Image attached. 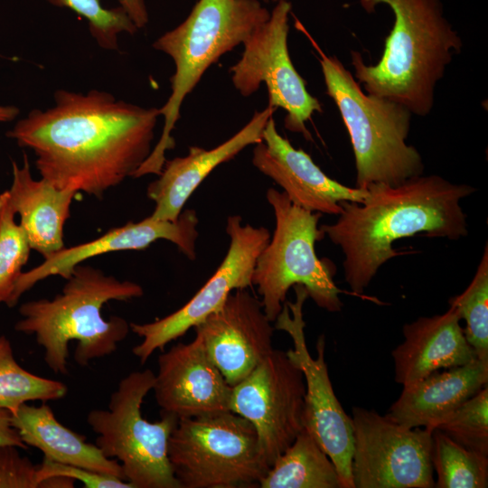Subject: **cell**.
<instances>
[{
    "label": "cell",
    "instance_id": "1",
    "mask_svg": "<svg viewBox=\"0 0 488 488\" xmlns=\"http://www.w3.org/2000/svg\"><path fill=\"white\" fill-rule=\"evenodd\" d=\"M54 102L32 110L6 135L34 152L39 174L55 188L101 198L132 177L152 152L159 108L97 89H59Z\"/></svg>",
    "mask_w": 488,
    "mask_h": 488
},
{
    "label": "cell",
    "instance_id": "2",
    "mask_svg": "<svg viewBox=\"0 0 488 488\" xmlns=\"http://www.w3.org/2000/svg\"><path fill=\"white\" fill-rule=\"evenodd\" d=\"M364 189L361 202H341L337 221L320 226L344 255V278L353 295H362L380 267L399 255L396 240L419 233L455 240L468 234L460 202L476 191L471 185L432 174Z\"/></svg>",
    "mask_w": 488,
    "mask_h": 488
},
{
    "label": "cell",
    "instance_id": "3",
    "mask_svg": "<svg viewBox=\"0 0 488 488\" xmlns=\"http://www.w3.org/2000/svg\"><path fill=\"white\" fill-rule=\"evenodd\" d=\"M369 14L388 5L394 24L375 65L352 52L354 76L368 94L385 98L427 116L433 108L435 89L463 42L444 15L440 0H359Z\"/></svg>",
    "mask_w": 488,
    "mask_h": 488
},
{
    "label": "cell",
    "instance_id": "4",
    "mask_svg": "<svg viewBox=\"0 0 488 488\" xmlns=\"http://www.w3.org/2000/svg\"><path fill=\"white\" fill-rule=\"evenodd\" d=\"M61 294L53 299H39L23 304L22 319L14 329L33 334L43 349V359L52 371L68 374L69 343L77 341L73 359L80 366L112 354L130 331V324L120 316L108 320L101 314L103 305L111 300L127 301L141 297L142 286L120 281L101 270L77 265L66 279Z\"/></svg>",
    "mask_w": 488,
    "mask_h": 488
},
{
    "label": "cell",
    "instance_id": "5",
    "mask_svg": "<svg viewBox=\"0 0 488 488\" xmlns=\"http://www.w3.org/2000/svg\"><path fill=\"white\" fill-rule=\"evenodd\" d=\"M269 16L258 0H199L183 23L155 41L153 47L172 58L175 70L171 95L159 108L164 117L161 136L134 178L161 173L166 151L175 145L172 132L186 96L213 63L242 44Z\"/></svg>",
    "mask_w": 488,
    "mask_h": 488
},
{
    "label": "cell",
    "instance_id": "6",
    "mask_svg": "<svg viewBox=\"0 0 488 488\" xmlns=\"http://www.w3.org/2000/svg\"><path fill=\"white\" fill-rule=\"evenodd\" d=\"M319 54L326 93L336 104L349 133L355 159V187L401 183L423 174L421 155L407 144L411 116L404 106L361 90L352 72L335 56Z\"/></svg>",
    "mask_w": 488,
    "mask_h": 488
},
{
    "label": "cell",
    "instance_id": "7",
    "mask_svg": "<svg viewBox=\"0 0 488 488\" xmlns=\"http://www.w3.org/2000/svg\"><path fill=\"white\" fill-rule=\"evenodd\" d=\"M274 211L273 236L257 258L252 284L261 296L263 310L274 323L286 302L291 286L302 285L308 297L328 312H340L343 292L334 283V264L321 259L315 242L324 237L318 227L322 214L294 204L286 194L275 188L266 192Z\"/></svg>",
    "mask_w": 488,
    "mask_h": 488
},
{
    "label": "cell",
    "instance_id": "8",
    "mask_svg": "<svg viewBox=\"0 0 488 488\" xmlns=\"http://www.w3.org/2000/svg\"><path fill=\"white\" fill-rule=\"evenodd\" d=\"M167 455L180 488L258 487L269 470L254 427L230 410L178 419Z\"/></svg>",
    "mask_w": 488,
    "mask_h": 488
},
{
    "label": "cell",
    "instance_id": "9",
    "mask_svg": "<svg viewBox=\"0 0 488 488\" xmlns=\"http://www.w3.org/2000/svg\"><path fill=\"white\" fill-rule=\"evenodd\" d=\"M149 369L125 376L111 394L108 409H92L87 423L97 434L95 445L121 465L134 488H180L167 455L168 440L178 418L161 412L158 421L143 418L141 407L153 389Z\"/></svg>",
    "mask_w": 488,
    "mask_h": 488
},
{
    "label": "cell",
    "instance_id": "10",
    "mask_svg": "<svg viewBox=\"0 0 488 488\" xmlns=\"http://www.w3.org/2000/svg\"><path fill=\"white\" fill-rule=\"evenodd\" d=\"M291 8L287 0L277 3L269 18L242 43V55L230 72L234 88L245 98L264 83L268 93L267 106L286 112L285 127L310 139L305 122L323 108L320 101L307 91L305 80L290 58L287 37Z\"/></svg>",
    "mask_w": 488,
    "mask_h": 488
},
{
    "label": "cell",
    "instance_id": "11",
    "mask_svg": "<svg viewBox=\"0 0 488 488\" xmlns=\"http://www.w3.org/2000/svg\"><path fill=\"white\" fill-rule=\"evenodd\" d=\"M296 300L286 301L274 322L276 330L286 332L293 348L287 356L300 368L305 382L303 425L336 466L343 488H353L351 463L353 449L352 418L337 399L325 361V338L317 339V356H311L305 336L303 306L305 287L294 286Z\"/></svg>",
    "mask_w": 488,
    "mask_h": 488
},
{
    "label": "cell",
    "instance_id": "12",
    "mask_svg": "<svg viewBox=\"0 0 488 488\" xmlns=\"http://www.w3.org/2000/svg\"><path fill=\"white\" fill-rule=\"evenodd\" d=\"M353 488H433L431 433L374 410L352 408Z\"/></svg>",
    "mask_w": 488,
    "mask_h": 488
},
{
    "label": "cell",
    "instance_id": "13",
    "mask_svg": "<svg viewBox=\"0 0 488 488\" xmlns=\"http://www.w3.org/2000/svg\"><path fill=\"white\" fill-rule=\"evenodd\" d=\"M305 395L302 371L277 349L232 387L230 411L252 424L269 468L304 428Z\"/></svg>",
    "mask_w": 488,
    "mask_h": 488
},
{
    "label": "cell",
    "instance_id": "14",
    "mask_svg": "<svg viewBox=\"0 0 488 488\" xmlns=\"http://www.w3.org/2000/svg\"><path fill=\"white\" fill-rule=\"evenodd\" d=\"M230 245L222 262L200 290L175 312L147 324L131 323L130 330L141 337L133 354L145 364L156 350L164 347L219 309L230 294L253 286L252 276L258 257L270 239L265 227L242 224L240 215L227 219Z\"/></svg>",
    "mask_w": 488,
    "mask_h": 488
},
{
    "label": "cell",
    "instance_id": "15",
    "mask_svg": "<svg viewBox=\"0 0 488 488\" xmlns=\"http://www.w3.org/2000/svg\"><path fill=\"white\" fill-rule=\"evenodd\" d=\"M194 329L207 354L231 387L274 349L276 329L261 301L247 288L232 291L223 305Z\"/></svg>",
    "mask_w": 488,
    "mask_h": 488
},
{
    "label": "cell",
    "instance_id": "16",
    "mask_svg": "<svg viewBox=\"0 0 488 488\" xmlns=\"http://www.w3.org/2000/svg\"><path fill=\"white\" fill-rule=\"evenodd\" d=\"M231 389L198 335L158 357L152 390L161 412L180 419L229 411Z\"/></svg>",
    "mask_w": 488,
    "mask_h": 488
},
{
    "label": "cell",
    "instance_id": "17",
    "mask_svg": "<svg viewBox=\"0 0 488 488\" xmlns=\"http://www.w3.org/2000/svg\"><path fill=\"white\" fill-rule=\"evenodd\" d=\"M199 220L196 211L187 209L181 212L177 221H160L151 216L138 221H129L114 228L91 241L64 248L52 254L39 266L22 273L12 298L15 305L21 296L37 282L50 277L61 276L68 279L74 267L84 260L113 251L139 250L147 248L157 239L173 242L187 258H196Z\"/></svg>",
    "mask_w": 488,
    "mask_h": 488
},
{
    "label": "cell",
    "instance_id": "18",
    "mask_svg": "<svg viewBox=\"0 0 488 488\" xmlns=\"http://www.w3.org/2000/svg\"><path fill=\"white\" fill-rule=\"evenodd\" d=\"M252 164L294 204L309 211L339 215L341 202H360L366 195L365 189L348 187L327 176L307 153L278 133L273 117L263 130L262 141L253 149Z\"/></svg>",
    "mask_w": 488,
    "mask_h": 488
},
{
    "label": "cell",
    "instance_id": "19",
    "mask_svg": "<svg viewBox=\"0 0 488 488\" xmlns=\"http://www.w3.org/2000/svg\"><path fill=\"white\" fill-rule=\"evenodd\" d=\"M277 109L267 106L230 138L211 149L191 146L185 156L165 160L158 178L148 184L147 196L155 202L152 218L175 221L203 180L220 164L233 159L250 145L262 141L263 130Z\"/></svg>",
    "mask_w": 488,
    "mask_h": 488
},
{
    "label": "cell",
    "instance_id": "20",
    "mask_svg": "<svg viewBox=\"0 0 488 488\" xmlns=\"http://www.w3.org/2000/svg\"><path fill=\"white\" fill-rule=\"evenodd\" d=\"M455 310L422 316L405 324L404 340L392 352L396 382L407 385L440 369L467 364L476 358Z\"/></svg>",
    "mask_w": 488,
    "mask_h": 488
},
{
    "label": "cell",
    "instance_id": "21",
    "mask_svg": "<svg viewBox=\"0 0 488 488\" xmlns=\"http://www.w3.org/2000/svg\"><path fill=\"white\" fill-rule=\"evenodd\" d=\"M488 383V362L478 359L457 367L434 371L403 386L386 418L408 428L435 425L475 395Z\"/></svg>",
    "mask_w": 488,
    "mask_h": 488
},
{
    "label": "cell",
    "instance_id": "22",
    "mask_svg": "<svg viewBox=\"0 0 488 488\" xmlns=\"http://www.w3.org/2000/svg\"><path fill=\"white\" fill-rule=\"evenodd\" d=\"M77 193L57 189L42 178L34 180L26 154L22 167L13 162V183L8 191L10 204L21 216L20 225L31 249L44 259L65 248L63 227Z\"/></svg>",
    "mask_w": 488,
    "mask_h": 488
},
{
    "label": "cell",
    "instance_id": "23",
    "mask_svg": "<svg viewBox=\"0 0 488 488\" xmlns=\"http://www.w3.org/2000/svg\"><path fill=\"white\" fill-rule=\"evenodd\" d=\"M12 424L24 444L39 449L43 458L125 480L116 459L106 457L95 444L87 442L85 436L60 423L44 402L39 407L23 404L12 415Z\"/></svg>",
    "mask_w": 488,
    "mask_h": 488
},
{
    "label": "cell",
    "instance_id": "24",
    "mask_svg": "<svg viewBox=\"0 0 488 488\" xmlns=\"http://www.w3.org/2000/svg\"><path fill=\"white\" fill-rule=\"evenodd\" d=\"M260 488H343L335 465L305 428L260 480Z\"/></svg>",
    "mask_w": 488,
    "mask_h": 488
},
{
    "label": "cell",
    "instance_id": "25",
    "mask_svg": "<svg viewBox=\"0 0 488 488\" xmlns=\"http://www.w3.org/2000/svg\"><path fill=\"white\" fill-rule=\"evenodd\" d=\"M430 460L435 488H486L488 455L468 449L443 432L431 433Z\"/></svg>",
    "mask_w": 488,
    "mask_h": 488
},
{
    "label": "cell",
    "instance_id": "26",
    "mask_svg": "<svg viewBox=\"0 0 488 488\" xmlns=\"http://www.w3.org/2000/svg\"><path fill=\"white\" fill-rule=\"evenodd\" d=\"M67 386L59 380L33 374L15 360L9 339L0 335V407L12 415L29 401L57 400L65 397Z\"/></svg>",
    "mask_w": 488,
    "mask_h": 488
},
{
    "label": "cell",
    "instance_id": "27",
    "mask_svg": "<svg viewBox=\"0 0 488 488\" xmlns=\"http://www.w3.org/2000/svg\"><path fill=\"white\" fill-rule=\"evenodd\" d=\"M449 306L465 322L464 333L476 358L488 362V246L465 290L451 297Z\"/></svg>",
    "mask_w": 488,
    "mask_h": 488
},
{
    "label": "cell",
    "instance_id": "28",
    "mask_svg": "<svg viewBox=\"0 0 488 488\" xmlns=\"http://www.w3.org/2000/svg\"><path fill=\"white\" fill-rule=\"evenodd\" d=\"M8 191L0 194V303L12 307V298L31 246L25 231L14 221Z\"/></svg>",
    "mask_w": 488,
    "mask_h": 488
},
{
    "label": "cell",
    "instance_id": "29",
    "mask_svg": "<svg viewBox=\"0 0 488 488\" xmlns=\"http://www.w3.org/2000/svg\"><path fill=\"white\" fill-rule=\"evenodd\" d=\"M434 429L468 449L488 455V387L442 418Z\"/></svg>",
    "mask_w": 488,
    "mask_h": 488
},
{
    "label": "cell",
    "instance_id": "30",
    "mask_svg": "<svg viewBox=\"0 0 488 488\" xmlns=\"http://www.w3.org/2000/svg\"><path fill=\"white\" fill-rule=\"evenodd\" d=\"M49 4L69 8L85 18L89 30L97 43L105 50H117L118 35L135 34L138 28L121 7L102 6L99 0H45Z\"/></svg>",
    "mask_w": 488,
    "mask_h": 488
},
{
    "label": "cell",
    "instance_id": "31",
    "mask_svg": "<svg viewBox=\"0 0 488 488\" xmlns=\"http://www.w3.org/2000/svg\"><path fill=\"white\" fill-rule=\"evenodd\" d=\"M18 446L0 445V488H42L34 465Z\"/></svg>",
    "mask_w": 488,
    "mask_h": 488
},
{
    "label": "cell",
    "instance_id": "32",
    "mask_svg": "<svg viewBox=\"0 0 488 488\" xmlns=\"http://www.w3.org/2000/svg\"><path fill=\"white\" fill-rule=\"evenodd\" d=\"M0 445H11L21 449L28 446L22 440L19 433L12 424V413L0 407Z\"/></svg>",
    "mask_w": 488,
    "mask_h": 488
},
{
    "label": "cell",
    "instance_id": "33",
    "mask_svg": "<svg viewBox=\"0 0 488 488\" xmlns=\"http://www.w3.org/2000/svg\"><path fill=\"white\" fill-rule=\"evenodd\" d=\"M117 1L138 29L147 24L149 15L145 0Z\"/></svg>",
    "mask_w": 488,
    "mask_h": 488
},
{
    "label": "cell",
    "instance_id": "34",
    "mask_svg": "<svg viewBox=\"0 0 488 488\" xmlns=\"http://www.w3.org/2000/svg\"><path fill=\"white\" fill-rule=\"evenodd\" d=\"M19 115V108L14 106L0 105V122H9Z\"/></svg>",
    "mask_w": 488,
    "mask_h": 488
},
{
    "label": "cell",
    "instance_id": "35",
    "mask_svg": "<svg viewBox=\"0 0 488 488\" xmlns=\"http://www.w3.org/2000/svg\"><path fill=\"white\" fill-rule=\"evenodd\" d=\"M265 3H268V2H275V3H277L278 1H281V0H263Z\"/></svg>",
    "mask_w": 488,
    "mask_h": 488
}]
</instances>
